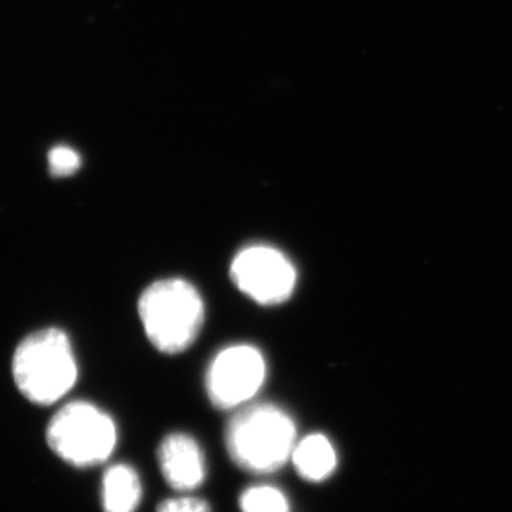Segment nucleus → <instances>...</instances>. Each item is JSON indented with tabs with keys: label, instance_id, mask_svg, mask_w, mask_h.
I'll use <instances>...</instances> for the list:
<instances>
[{
	"label": "nucleus",
	"instance_id": "obj_1",
	"mask_svg": "<svg viewBox=\"0 0 512 512\" xmlns=\"http://www.w3.org/2000/svg\"><path fill=\"white\" fill-rule=\"evenodd\" d=\"M12 373L20 393L34 405L49 406L62 400L78 378L72 342L63 330H37L15 348Z\"/></svg>",
	"mask_w": 512,
	"mask_h": 512
},
{
	"label": "nucleus",
	"instance_id": "obj_2",
	"mask_svg": "<svg viewBox=\"0 0 512 512\" xmlns=\"http://www.w3.org/2000/svg\"><path fill=\"white\" fill-rule=\"evenodd\" d=\"M138 314L153 347L166 355H176L198 339L206 312L198 289L173 277L153 282L143 290Z\"/></svg>",
	"mask_w": 512,
	"mask_h": 512
},
{
	"label": "nucleus",
	"instance_id": "obj_3",
	"mask_svg": "<svg viewBox=\"0 0 512 512\" xmlns=\"http://www.w3.org/2000/svg\"><path fill=\"white\" fill-rule=\"evenodd\" d=\"M226 446L234 464L247 473H272L292 456L294 421L274 405L242 406L229 420Z\"/></svg>",
	"mask_w": 512,
	"mask_h": 512
},
{
	"label": "nucleus",
	"instance_id": "obj_4",
	"mask_svg": "<svg viewBox=\"0 0 512 512\" xmlns=\"http://www.w3.org/2000/svg\"><path fill=\"white\" fill-rule=\"evenodd\" d=\"M118 431L112 416L88 401L62 406L50 420V450L75 468L105 463L115 451Z\"/></svg>",
	"mask_w": 512,
	"mask_h": 512
},
{
	"label": "nucleus",
	"instance_id": "obj_5",
	"mask_svg": "<svg viewBox=\"0 0 512 512\" xmlns=\"http://www.w3.org/2000/svg\"><path fill=\"white\" fill-rule=\"evenodd\" d=\"M266 358L247 343L229 345L209 363L206 393L219 410H239L256 397L266 382Z\"/></svg>",
	"mask_w": 512,
	"mask_h": 512
},
{
	"label": "nucleus",
	"instance_id": "obj_6",
	"mask_svg": "<svg viewBox=\"0 0 512 512\" xmlns=\"http://www.w3.org/2000/svg\"><path fill=\"white\" fill-rule=\"evenodd\" d=\"M229 274L242 294L261 305L282 304L297 282L292 262L269 246L244 247L232 259Z\"/></svg>",
	"mask_w": 512,
	"mask_h": 512
},
{
	"label": "nucleus",
	"instance_id": "obj_7",
	"mask_svg": "<svg viewBox=\"0 0 512 512\" xmlns=\"http://www.w3.org/2000/svg\"><path fill=\"white\" fill-rule=\"evenodd\" d=\"M160 469L166 483L176 491H193L206 479V458L198 441L186 433H171L158 450Z\"/></svg>",
	"mask_w": 512,
	"mask_h": 512
},
{
	"label": "nucleus",
	"instance_id": "obj_8",
	"mask_svg": "<svg viewBox=\"0 0 512 512\" xmlns=\"http://www.w3.org/2000/svg\"><path fill=\"white\" fill-rule=\"evenodd\" d=\"M143 496L141 479L128 464H113L102 483V504L105 512H135Z\"/></svg>",
	"mask_w": 512,
	"mask_h": 512
},
{
	"label": "nucleus",
	"instance_id": "obj_9",
	"mask_svg": "<svg viewBox=\"0 0 512 512\" xmlns=\"http://www.w3.org/2000/svg\"><path fill=\"white\" fill-rule=\"evenodd\" d=\"M290 459L297 473L312 483L329 478L337 464L334 446L324 435H309L295 443Z\"/></svg>",
	"mask_w": 512,
	"mask_h": 512
},
{
	"label": "nucleus",
	"instance_id": "obj_10",
	"mask_svg": "<svg viewBox=\"0 0 512 512\" xmlns=\"http://www.w3.org/2000/svg\"><path fill=\"white\" fill-rule=\"evenodd\" d=\"M242 512H290L289 499L274 486H251L239 498Z\"/></svg>",
	"mask_w": 512,
	"mask_h": 512
},
{
	"label": "nucleus",
	"instance_id": "obj_11",
	"mask_svg": "<svg viewBox=\"0 0 512 512\" xmlns=\"http://www.w3.org/2000/svg\"><path fill=\"white\" fill-rule=\"evenodd\" d=\"M50 171L58 178H65L70 174L77 173L80 168V155L77 151L68 148V146H57L50 151L49 155Z\"/></svg>",
	"mask_w": 512,
	"mask_h": 512
},
{
	"label": "nucleus",
	"instance_id": "obj_12",
	"mask_svg": "<svg viewBox=\"0 0 512 512\" xmlns=\"http://www.w3.org/2000/svg\"><path fill=\"white\" fill-rule=\"evenodd\" d=\"M156 512H211V508L204 499L194 498V496H179V498L163 501Z\"/></svg>",
	"mask_w": 512,
	"mask_h": 512
}]
</instances>
